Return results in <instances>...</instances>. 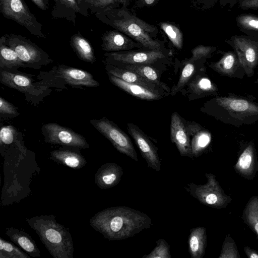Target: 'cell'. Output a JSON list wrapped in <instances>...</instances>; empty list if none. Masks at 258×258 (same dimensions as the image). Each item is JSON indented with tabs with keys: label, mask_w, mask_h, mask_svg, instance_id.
I'll return each instance as SVG.
<instances>
[{
	"label": "cell",
	"mask_w": 258,
	"mask_h": 258,
	"mask_svg": "<svg viewBox=\"0 0 258 258\" xmlns=\"http://www.w3.org/2000/svg\"><path fill=\"white\" fill-rule=\"evenodd\" d=\"M243 250L248 258H258V252L248 246H244L243 247Z\"/></svg>",
	"instance_id": "obj_44"
},
{
	"label": "cell",
	"mask_w": 258,
	"mask_h": 258,
	"mask_svg": "<svg viewBox=\"0 0 258 258\" xmlns=\"http://www.w3.org/2000/svg\"><path fill=\"white\" fill-rule=\"evenodd\" d=\"M95 16L101 21L126 34L143 46L150 50H161V44L148 34L156 30L154 26L124 11L113 9L96 13Z\"/></svg>",
	"instance_id": "obj_4"
},
{
	"label": "cell",
	"mask_w": 258,
	"mask_h": 258,
	"mask_svg": "<svg viewBox=\"0 0 258 258\" xmlns=\"http://www.w3.org/2000/svg\"><path fill=\"white\" fill-rule=\"evenodd\" d=\"M0 82L2 84L20 91L25 95L29 102L36 105L49 94V86L44 81L35 82L29 75L21 73H12L0 70Z\"/></svg>",
	"instance_id": "obj_8"
},
{
	"label": "cell",
	"mask_w": 258,
	"mask_h": 258,
	"mask_svg": "<svg viewBox=\"0 0 258 258\" xmlns=\"http://www.w3.org/2000/svg\"><path fill=\"white\" fill-rule=\"evenodd\" d=\"M104 56L106 58L103 60L104 63L114 66L118 63L149 64L165 57L161 50H156L106 52Z\"/></svg>",
	"instance_id": "obj_13"
},
{
	"label": "cell",
	"mask_w": 258,
	"mask_h": 258,
	"mask_svg": "<svg viewBox=\"0 0 258 258\" xmlns=\"http://www.w3.org/2000/svg\"><path fill=\"white\" fill-rule=\"evenodd\" d=\"M188 251L192 258H202L207 246L206 229L198 226L190 230L188 237Z\"/></svg>",
	"instance_id": "obj_26"
},
{
	"label": "cell",
	"mask_w": 258,
	"mask_h": 258,
	"mask_svg": "<svg viewBox=\"0 0 258 258\" xmlns=\"http://www.w3.org/2000/svg\"><path fill=\"white\" fill-rule=\"evenodd\" d=\"M70 43L71 47L81 60L91 63L96 61L92 46L81 33L78 32L73 35Z\"/></svg>",
	"instance_id": "obj_27"
},
{
	"label": "cell",
	"mask_w": 258,
	"mask_h": 258,
	"mask_svg": "<svg viewBox=\"0 0 258 258\" xmlns=\"http://www.w3.org/2000/svg\"><path fill=\"white\" fill-rule=\"evenodd\" d=\"M101 39L102 49L107 52L128 50L138 46L122 32L117 30L106 31Z\"/></svg>",
	"instance_id": "obj_21"
},
{
	"label": "cell",
	"mask_w": 258,
	"mask_h": 258,
	"mask_svg": "<svg viewBox=\"0 0 258 258\" xmlns=\"http://www.w3.org/2000/svg\"><path fill=\"white\" fill-rule=\"evenodd\" d=\"M0 114L1 116H11L15 117L20 113L17 108L11 103L7 101L2 97H0Z\"/></svg>",
	"instance_id": "obj_40"
},
{
	"label": "cell",
	"mask_w": 258,
	"mask_h": 258,
	"mask_svg": "<svg viewBox=\"0 0 258 258\" xmlns=\"http://www.w3.org/2000/svg\"><path fill=\"white\" fill-rule=\"evenodd\" d=\"M238 247L234 240L227 234L223 241L218 258H240Z\"/></svg>",
	"instance_id": "obj_35"
},
{
	"label": "cell",
	"mask_w": 258,
	"mask_h": 258,
	"mask_svg": "<svg viewBox=\"0 0 258 258\" xmlns=\"http://www.w3.org/2000/svg\"><path fill=\"white\" fill-rule=\"evenodd\" d=\"M5 36L6 44L16 52L26 68L39 69L53 62L46 52L25 36L13 33Z\"/></svg>",
	"instance_id": "obj_6"
},
{
	"label": "cell",
	"mask_w": 258,
	"mask_h": 258,
	"mask_svg": "<svg viewBox=\"0 0 258 258\" xmlns=\"http://www.w3.org/2000/svg\"><path fill=\"white\" fill-rule=\"evenodd\" d=\"M155 0H144L145 3L148 5H152L154 3Z\"/></svg>",
	"instance_id": "obj_46"
},
{
	"label": "cell",
	"mask_w": 258,
	"mask_h": 258,
	"mask_svg": "<svg viewBox=\"0 0 258 258\" xmlns=\"http://www.w3.org/2000/svg\"><path fill=\"white\" fill-rule=\"evenodd\" d=\"M211 139L212 136L209 131L200 129L194 135L190 143L193 157L200 156L210 145Z\"/></svg>",
	"instance_id": "obj_31"
},
{
	"label": "cell",
	"mask_w": 258,
	"mask_h": 258,
	"mask_svg": "<svg viewBox=\"0 0 258 258\" xmlns=\"http://www.w3.org/2000/svg\"><path fill=\"white\" fill-rule=\"evenodd\" d=\"M38 78L42 79L49 87L60 88V83L77 88L83 89V87L92 88L99 87V83L94 79L90 73L67 66L64 64H58L55 66L49 72H41Z\"/></svg>",
	"instance_id": "obj_5"
},
{
	"label": "cell",
	"mask_w": 258,
	"mask_h": 258,
	"mask_svg": "<svg viewBox=\"0 0 258 258\" xmlns=\"http://www.w3.org/2000/svg\"><path fill=\"white\" fill-rule=\"evenodd\" d=\"M160 26L173 45L178 49H181L183 46V35L180 30L175 25L166 22L160 23Z\"/></svg>",
	"instance_id": "obj_34"
},
{
	"label": "cell",
	"mask_w": 258,
	"mask_h": 258,
	"mask_svg": "<svg viewBox=\"0 0 258 258\" xmlns=\"http://www.w3.org/2000/svg\"><path fill=\"white\" fill-rule=\"evenodd\" d=\"M222 56L209 67L221 76L242 79L246 75L245 70L234 51H221Z\"/></svg>",
	"instance_id": "obj_17"
},
{
	"label": "cell",
	"mask_w": 258,
	"mask_h": 258,
	"mask_svg": "<svg viewBox=\"0 0 258 258\" xmlns=\"http://www.w3.org/2000/svg\"><path fill=\"white\" fill-rule=\"evenodd\" d=\"M0 12L5 18L24 27L31 34L45 38L42 25L30 11L24 0H0Z\"/></svg>",
	"instance_id": "obj_9"
},
{
	"label": "cell",
	"mask_w": 258,
	"mask_h": 258,
	"mask_svg": "<svg viewBox=\"0 0 258 258\" xmlns=\"http://www.w3.org/2000/svg\"><path fill=\"white\" fill-rule=\"evenodd\" d=\"M0 258H30V256L14 243L0 237Z\"/></svg>",
	"instance_id": "obj_33"
},
{
	"label": "cell",
	"mask_w": 258,
	"mask_h": 258,
	"mask_svg": "<svg viewBox=\"0 0 258 258\" xmlns=\"http://www.w3.org/2000/svg\"><path fill=\"white\" fill-rule=\"evenodd\" d=\"M115 1L116 3L119 2V3H124L125 0H115Z\"/></svg>",
	"instance_id": "obj_47"
},
{
	"label": "cell",
	"mask_w": 258,
	"mask_h": 258,
	"mask_svg": "<svg viewBox=\"0 0 258 258\" xmlns=\"http://www.w3.org/2000/svg\"><path fill=\"white\" fill-rule=\"evenodd\" d=\"M26 68L16 52L6 43L5 35L0 38V70L17 73L19 68Z\"/></svg>",
	"instance_id": "obj_25"
},
{
	"label": "cell",
	"mask_w": 258,
	"mask_h": 258,
	"mask_svg": "<svg viewBox=\"0 0 258 258\" xmlns=\"http://www.w3.org/2000/svg\"><path fill=\"white\" fill-rule=\"evenodd\" d=\"M239 29L246 35L258 36V16L250 14H240L236 18Z\"/></svg>",
	"instance_id": "obj_32"
},
{
	"label": "cell",
	"mask_w": 258,
	"mask_h": 258,
	"mask_svg": "<svg viewBox=\"0 0 258 258\" xmlns=\"http://www.w3.org/2000/svg\"><path fill=\"white\" fill-rule=\"evenodd\" d=\"M5 234L12 242L21 247L30 256L40 257V250L33 238L25 231L14 227H7Z\"/></svg>",
	"instance_id": "obj_24"
},
{
	"label": "cell",
	"mask_w": 258,
	"mask_h": 258,
	"mask_svg": "<svg viewBox=\"0 0 258 258\" xmlns=\"http://www.w3.org/2000/svg\"><path fill=\"white\" fill-rule=\"evenodd\" d=\"M104 64L107 74H111L127 83L142 85L155 91L163 93V90L157 85L133 71L108 63Z\"/></svg>",
	"instance_id": "obj_23"
},
{
	"label": "cell",
	"mask_w": 258,
	"mask_h": 258,
	"mask_svg": "<svg viewBox=\"0 0 258 258\" xmlns=\"http://www.w3.org/2000/svg\"><path fill=\"white\" fill-rule=\"evenodd\" d=\"M15 132L13 126H7L2 127L0 135L1 144H11L14 139V134Z\"/></svg>",
	"instance_id": "obj_41"
},
{
	"label": "cell",
	"mask_w": 258,
	"mask_h": 258,
	"mask_svg": "<svg viewBox=\"0 0 258 258\" xmlns=\"http://www.w3.org/2000/svg\"><path fill=\"white\" fill-rule=\"evenodd\" d=\"M255 84H256L257 88H258V78L256 79V80L255 81Z\"/></svg>",
	"instance_id": "obj_48"
},
{
	"label": "cell",
	"mask_w": 258,
	"mask_h": 258,
	"mask_svg": "<svg viewBox=\"0 0 258 258\" xmlns=\"http://www.w3.org/2000/svg\"><path fill=\"white\" fill-rule=\"evenodd\" d=\"M156 246L148 255H145L142 258H171L169 246L163 239H158L156 241Z\"/></svg>",
	"instance_id": "obj_36"
},
{
	"label": "cell",
	"mask_w": 258,
	"mask_h": 258,
	"mask_svg": "<svg viewBox=\"0 0 258 258\" xmlns=\"http://www.w3.org/2000/svg\"><path fill=\"white\" fill-rule=\"evenodd\" d=\"M237 4L242 10L258 9V0H238Z\"/></svg>",
	"instance_id": "obj_42"
},
{
	"label": "cell",
	"mask_w": 258,
	"mask_h": 258,
	"mask_svg": "<svg viewBox=\"0 0 258 258\" xmlns=\"http://www.w3.org/2000/svg\"><path fill=\"white\" fill-rule=\"evenodd\" d=\"M39 9L42 11H46L49 8L48 0H30Z\"/></svg>",
	"instance_id": "obj_43"
},
{
	"label": "cell",
	"mask_w": 258,
	"mask_h": 258,
	"mask_svg": "<svg viewBox=\"0 0 258 258\" xmlns=\"http://www.w3.org/2000/svg\"><path fill=\"white\" fill-rule=\"evenodd\" d=\"M195 71V66L191 63H187L182 70L179 81L171 91L172 96L176 95L187 83Z\"/></svg>",
	"instance_id": "obj_38"
},
{
	"label": "cell",
	"mask_w": 258,
	"mask_h": 258,
	"mask_svg": "<svg viewBox=\"0 0 258 258\" xmlns=\"http://www.w3.org/2000/svg\"><path fill=\"white\" fill-rule=\"evenodd\" d=\"M244 223L258 237V196H252L246 204L241 216Z\"/></svg>",
	"instance_id": "obj_28"
},
{
	"label": "cell",
	"mask_w": 258,
	"mask_h": 258,
	"mask_svg": "<svg viewBox=\"0 0 258 258\" xmlns=\"http://www.w3.org/2000/svg\"><path fill=\"white\" fill-rule=\"evenodd\" d=\"M90 10L91 13H101L113 9L116 3L115 0H84Z\"/></svg>",
	"instance_id": "obj_37"
},
{
	"label": "cell",
	"mask_w": 258,
	"mask_h": 258,
	"mask_svg": "<svg viewBox=\"0 0 258 258\" xmlns=\"http://www.w3.org/2000/svg\"><path fill=\"white\" fill-rule=\"evenodd\" d=\"M215 50H216L215 47L199 45L192 49V55L187 61L192 62L202 58L209 57Z\"/></svg>",
	"instance_id": "obj_39"
},
{
	"label": "cell",
	"mask_w": 258,
	"mask_h": 258,
	"mask_svg": "<svg viewBox=\"0 0 258 258\" xmlns=\"http://www.w3.org/2000/svg\"><path fill=\"white\" fill-rule=\"evenodd\" d=\"M54 5L51 11L53 19H66L75 26L77 14L89 16L88 7L84 0H53Z\"/></svg>",
	"instance_id": "obj_16"
},
{
	"label": "cell",
	"mask_w": 258,
	"mask_h": 258,
	"mask_svg": "<svg viewBox=\"0 0 258 258\" xmlns=\"http://www.w3.org/2000/svg\"><path fill=\"white\" fill-rule=\"evenodd\" d=\"M123 175V169L119 165L108 162L100 166L96 171L95 183L102 189H108L116 185Z\"/></svg>",
	"instance_id": "obj_20"
},
{
	"label": "cell",
	"mask_w": 258,
	"mask_h": 258,
	"mask_svg": "<svg viewBox=\"0 0 258 258\" xmlns=\"http://www.w3.org/2000/svg\"><path fill=\"white\" fill-rule=\"evenodd\" d=\"M234 169L238 175L247 180H253L256 175L258 160L252 140L240 144Z\"/></svg>",
	"instance_id": "obj_14"
},
{
	"label": "cell",
	"mask_w": 258,
	"mask_h": 258,
	"mask_svg": "<svg viewBox=\"0 0 258 258\" xmlns=\"http://www.w3.org/2000/svg\"><path fill=\"white\" fill-rule=\"evenodd\" d=\"M79 148L63 146L50 152L49 159L75 169L83 167L87 163Z\"/></svg>",
	"instance_id": "obj_19"
},
{
	"label": "cell",
	"mask_w": 258,
	"mask_h": 258,
	"mask_svg": "<svg viewBox=\"0 0 258 258\" xmlns=\"http://www.w3.org/2000/svg\"><path fill=\"white\" fill-rule=\"evenodd\" d=\"M122 68L139 74L157 85L163 90L169 92V88L160 80L156 71L149 65L145 64H127L123 67Z\"/></svg>",
	"instance_id": "obj_29"
},
{
	"label": "cell",
	"mask_w": 258,
	"mask_h": 258,
	"mask_svg": "<svg viewBox=\"0 0 258 258\" xmlns=\"http://www.w3.org/2000/svg\"><path fill=\"white\" fill-rule=\"evenodd\" d=\"M206 183L197 185L190 182L185 187V190L201 204L216 209L227 207L232 200L226 194L220 186L215 175L211 173H206Z\"/></svg>",
	"instance_id": "obj_7"
},
{
	"label": "cell",
	"mask_w": 258,
	"mask_h": 258,
	"mask_svg": "<svg viewBox=\"0 0 258 258\" xmlns=\"http://www.w3.org/2000/svg\"><path fill=\"white\" fill-rule=\"evenodd\" d=\"M225 42L233 49L243 66L246 76L250 78L258 66V36L233 35Z\"/></svg>",
	"instance_id": "obj_10"
},
{
	"label": "cell",
	"mask_w": 258,
	"mask_h": 258,
	"mask_svg": "<svg viewBox=\"0 0 258 258\" xmlns=\"http://www.w3.org/2000/svg\"><path fill=\"white\" fill-rule=\"evenodd\" d=\"M170 139L181 156L193 157L187 132L181 118L176 112L172 113L171 118Z\"/></svg>",
	"instance_id": "obj_18"
},
{
	"label": "cell",
	"mask_w": 258,
	"mask_h": 258,
	"mask_svg": "<svg viewBox=\"0 0 258 258\" xmlns=\"http://www.w3.org/2000/svg\"><path fill=\"white\" fill-rule=\"evenodd\" d=\"M26 220L53 257L73 258L72 235L63 225L56 221L53 215L36 216Z\"/></svg>",
	"instance_id": "obj_3"
},
{
	"label": "cell",
	"mask_w": 258,
	"mask_h": 258,
	"mask_svg": "<svg viewBox=\"0 0 258 258\" xmlns=\"http://www.w3.org/2000/svg\"><path fill=\"white\" fill-rule=\"evenodd\" d=\"M109 80L115 86L129 94L146 100H156L162 98L163 93L142 85L129 83L111 74H107Z\"/></svg>",
	"instance_id": "obj_22"
},
{
	"label": "cell",
	"mask_w": 258,
	"mask_h": 258,
	"mask_svg": "<svg viewBox=\"0 0 258 258\" xmlns=\"http://www.w3.org/2000/svg\"><path fill=\"white\" fill-rule=\"evenodd\" d=\"M127 126L129 134L140 149L142 157L147 163L148 167L159 171L161 170V163L158 154V148L137 126L132 123H128Z\"/></svg>",
	"instance_id": "obj_15"
},
{
	"label": "cell",
	"mask_w": 258,
	"mask_h": 258,
	"mask_svg": "<svg viewBox=\"0 0 258 258\" xmlns=\"http://www.w3.org/2000/svg\"><path fill=\"white\" fill-rule=\"evenodd\" d=\"M89 223L104 238L111 241L132 237L153 225L147 214L125 206L100 211L91 217Z\"/></svg>",
	"instance_id": "obj_1"
},
{
	"label": "cell",
	"mask_w": 258,
	"mask_h": 258,
	"mask_svg": "<svg viewBox=\"0 0 258 258\" xmlns=\"http://www.w3.org/2000/svg\"><path fill=\"white\" fill-rule=\"evenodd\" d=\"M221 4L224 7L228 6L231 8L235 4L237 3L238 0H220Z\"/></svg>",
	"instance_id": "obj_45"
},
{
	"label": "cell",
	"mask_w": 258,
	"mask_h": 258,
	"mask_svg": "<svg viewBox=\"0 0 258 258\" xmlns=\"http://www.w3.org/2000/svg\"><path fill=\"white\" fill-rule=\"evenodd\" d=\"M93 126L107 138L120 153L138 161L137 154L130 137L113 121L103 116L90 121Z\"/></svg>",
	"instance_id": "obj_11"
},
{
	"label": "cell",
	"mask_w": 258,
	"mask_h": 258,
	"mask_svg": "<svg viewBox=\"0 0 258 258\" xmlns=\"http://www.w3.org/2000/svg\"><path fill=\"white\" fill-rule=\"evenodd\" d=\"M207 112L221 122L238 127L258 121V103L234 94L216 96L206 104Z\"/></svg>",
	"instance_id": "obj_2"
},
{
	"label": "cell",
	"mask_w": 258,
	"mask_h": 258,
	"mask_svg": "<svg viewBox=\"0 0 258 258\" xmlns=\"http://www.w3.org/2000/svg\"><path fill=\"white\" fill-rule=\"evenodd\" d=\"M190 88L194 94L200 96L218 95V88L206 76H199L192 82Z\"/></svg>",
	"instance_id": "obj_30"
},
{
	"label": "cell",
	"mask_w": 258,
	"mask_h": 258,
	"mask_svg": "<svg viewBox=\"0 0 258 258\" xmlns=\"http://www.w3.org/2000/svg\"><path fill=\"white\" fill-rule=\"evenodd\" d=\"M41 133L44 142L47 143L77 147L81 149L89 148V144L83 136L56 123L44 124L41 127Z\"/></svg>",
	"instance_id": "obj_12"
}]
</instances>
